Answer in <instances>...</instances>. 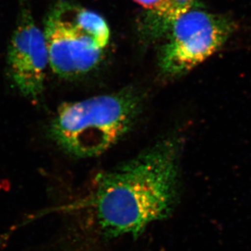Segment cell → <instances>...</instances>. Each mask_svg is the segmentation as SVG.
Instances as JSON below:
<instances>
[{
	"instance_id": "5",
	"label": "cell",
	"mask_w": 251,
	"mask_h": 251,
	"mask_svg": "<svg viewBox=\"0 0 251 251\" xmlns=\"http://www.w3.org/2000/svg\"><path fill=\"white\" fill-rule=\"evenodd\" d=\"M7 63L10 80L20 93L33 100L39 99L44 92L49 53L44 31L24 1L10 39Z\"/></svg>"
},
{
	"instance_id": "3",
	"label": "cell",
	"mask_w": 251,
	"mask_h": 251,
	"mask_svg": "<svg viewBox=\"0 0 251 251\" xmlns=\"http://www.w3.org/2000/svg\"><path fill=\"white\" fill-rule=\"evenodd\" d=\"M49 66L64 78L91 72L101 60L110 30L97 12L67 1H59L44 22Z\"/></svg>"
},
{
	"instance_id": "1",
	"label": "cell",
	"mask_w": 251,
	"mask_h": 251,
	"mask_svg": "<svg viewBox=\"0 0 251 251\" xmlns=\"http://www.w3.org/2000/svg\"><path fill=\"white\" fill-rule=\"evenodd\" d=\"M179 154L178 138H167L96 177L86 205L103 234L136 237L171 214L178 194Z\"/></svg>"
},
{
	"instance_id": "7",
	"label": "cell",
	"mask_w": 251,
	"mask_h": 251,
	"mask_svg": "<svg viewBox=\"0 0 251 251\" xmlns=\"http://www.w3.org/2000/svg\"><path fill=\"white\" fill-rule=\"evenodd\" d=\"M136 3L140 5L141 7H145L148 10L154 9L156 7H159L160 5L164 3L167 0H133Z\"/></svg>"
},
{
	"instance_id": "2",
	"label": "cell",
	"mask_w": 251,
	"mask_h": 251,
	"mask_svg": "<svg viewBox=\"0 0 251 251\" xmlns=\"http://www.w3.org/2000/svg\"><path fill=\"white\" fill-rule=\"evenodd\" d=\"M140 109L141 98L132 89L65 102L51 122L50 135L74 157H97L130 130Z\"/></svg>"
},
{
	"instance_id": "6",
	"label": "cell",
	"mask_w": 251,
	"mask_h": 251,
	"mask_svg": "<svg viewBox=\"0 0 251 251\" xmlns=\"http://www.w3.org/2000/svg\"><path fill=\"white\" fill-rule=\"evenodd\" d=\"M198 0H167L154 9L149 10L143 22V34L148 39L162 38L182 15L197 6Z\"/></svg>"
},
{
	"instance_id": "4",
	"label": "cell",
	"mask_w": 251,
	"mask_h": 251,
	"mask_svg": "<svg viewBox=\"0 0 251 251\" xmlns=\"http://www.w3.org/2000/svg\"><path fill=\"white\" fill-rule=\"evenodd\" d=\"M196 7L179 17L166 34L158 61L165 77L189 72L217 52L234 31L229 17Z\"/></svg>"
}]
</instances>
